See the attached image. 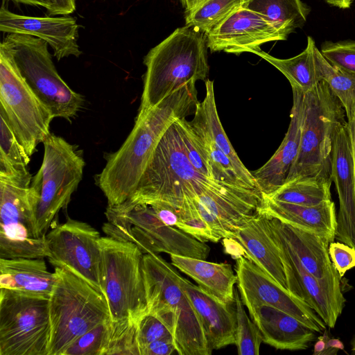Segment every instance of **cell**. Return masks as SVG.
Masks as SVG:
<instances>
[{"mask_svg":"<svg viewBox=\"0 0 355 355\" xmlns=\"http://www.w3.org/2000/svg\"><path fill=\"white\" fill-rule=\"evenodd\" d=\"M327 329L318 338L314 345V355H336L339 350L344 349L343 343L337 338H330Z\"/></svg>","mask_w":355,"mask_h":355,"instance_id":"cell-42","label":"cell"},{"mask_svg":"<svg viewBox=\"0 0 355 355\" xmlns=\"http://www.w3.org/2000/svg\"><path fill=\"white\" fill-rule=\"evenodd\" d=\"M202 34L178 28L144 58L146 67L138 112L150 109L184 85L207 80L209 67Z\"/></svg>","mask_w":355,"mask_h":355,"instance_id":"cell-3","label":"cell"},{"mask_svg":"<svg viewBox=\"0 0 355 355\" xmlns=\"http://www.w3.org/2000/svg\"><path fill=\"white\" fill-rule=\"evenodd\" d=\"M205 91L203 101L198 103L193 119L189 121L191 127L204 140L216 146L230 158L240 177L250 188L260 191L252 172L239 159L222 126L212 80H205Z\"/></svg>","mask_w":355,"mask_h":355,"instance_id":"cell-25","label":"cell"},{"mask_svg":"<svg viewBox=\"0 0 355 355\" xmlns=\"http://www.w3.org/2000/svg\"><path fill=\"white\" fill-rule=\"evenodd\" d=\"M332 180L322 177H306L285 182L270 196L285 202L315 206L331 200Z\"/></svg>","mask_w":355,"mask_h":355,"instance_id":"cell-30","label":"cell"},{"mask_svg":"<svg viewBox=\"0 0 355 355\" xmlns=\"http://www.w3.org/2000/svg\"><path fill=\"white\" fill-rule=\"evenodd\" d=\"M350 344H351V347H352V354H354L355 355V337H354L351 342H350Z\"/></svg>","mask_w":355,"mask_h":355,"instance_id":"cell-50","label":"cell"},{"mask_svg":"<svg viewBox=\"0 0 355 355\" xmlns=\"http://www.w3.org/2000/svg\"><path fill=\"white\" fill-rule=\"evenodd\" d=\"M227 239H232L239 244L242 256L252 261L280 286L304 300L301 289L288 272L266 214L259 211Z\"/></svg>","mask_w":355,"mask_h":355,"instance_id":"cell-17","label":"cell"},{"mask_svg":"<svg viewBox=\"0 0 355 355\" xmlns=\"http://www.w3.org/2000/svg\"><path fill=\"white\" fill-rule=\"evenodd\" d=\"M170 336L173 337V335L169 329L159 318L151 313H146L137 322L139 352L149 343Z\"/></svg>","mask_w":355,"mask_h":355,"instance_id":"cell-40","label":"cell"},{"mask_svg":"<svg viewBox=\"0 0 355 355\" xmlns=\"http://www.w3.org/2000/svg\"><path fill=\"white\" fill-rule=\"evenodd\" d=\"M271 219L305 270L320 281L341 289V277L329 254L330 241L276 218Z\"/></svg>","mask_w":355,"mask_h":355,"instance_id":"cell-24","label":"cell"},{"mask_svg":"<svg viewBox=\"0 0 355 355\" xmlns=\"http://www.w3.org/2000/svg\"><path fill=\"white\" fill-rule=\"evenodd\" d=\"M304 104L299 150L286 182L306 177L331 179L334 138L347 123L345 111L323 80L304 94Z\"/></svg>","mask_w":355,"mask_h":355,"instance_id":"cell-7","label":"cell"},{"mask_svg":"<svg viewBox=\"0 0 355 355\" xmlns=\"http://www.w3.org/2000/svg\"><path fill=\"white\" fill-rule=\"evenodd\" d=\"M260 211L283 223L316 234L334 242L337 216L331 200L315 206L295 205L263 196Z\"/></svg>","mask_w":355,"mask_h":355,"instance_id":"cell-23","label":"cell"},{"mask_svg":"<svg viewBox=\"0 0 355 355\" xmlns=\"http://www.w3.org/2000/svg\"><path fill=\"white\" fill-rule=\"evenodd\" d=\"M237 289L248 308L266 304L295 317L317 333L327 326L318 314L303 300L280 286L270 276L243 256L236 258Z\"/></svg>","mask_w":355,"mask_h":355,"instance_id":"cell-15","label":"cell"},{"mask_svg":"<svg viewBox=\"0 0 355 355\" xmlns=\"http://www.w3.org/2000/svg\"><path fill=\"white\" fill-rule=\"evenodd\" d=\"M18 3H23L32 6L42 7L46 9L49 14L51 10V5L49 0H8Z\"/></svg>","mask_w":355,"mask_h":355,"instance_id":"cell-46","label":"cell"},{"mask_svg":"<svg viewBox=\"0 0 355 355\" xmlns=\"http://www.w3.org/2000/svg\"><path fill=\"white\" fill-rule=\"evenodd\" d=\"M56 279L43 259L0 258V288L49 297Z\"/></svg>","mask_w":355,"mask_h":355,"instance_id":"cell-26","label":"cell"},{"mask_svg":"<svg viewBox=\"0 0 355 355\" xmlns=\"http://www.w3.org/2000/svg\"><path fill=\"white\" fill-rule=\"evenodd\" d=\"M234 306L236 321V343L239 355H258L262 341L260 331L250 318L242 302L239 291L234 289Z\"/></svg>","mask_w":355,"mask_h":355,"instance_id":"cell-34","label":"cell"},{"mask_svg":"<svg viewBox=\"0 0 355 355\" xmlns=\"http://www.w3.org/2000/svg\"><path fill=\"white\" fill-rule=\"evenodd\" d=\"M101 237L88 223L68 218L46 234V257L55 268L69 270L103 293Z\"/></svg>","mask_w":355,"mask_h":355,"instance_id":"cell-14","label":"cell"},{"mask_svg":"<svg viewBox=\"0 0 355 355\" xmlns=\"http://www.w3.org/2000/svg\"><path fill=\"white\" fill-rule=\"evenodd\" d=\"M248 310L262 341L277 349L304 350L316 340L317 332L281 309L261 304Z\"/></svg>","mask_w":355,"mask_h":355,"instance_id":"cell-22","label":"cell"},{"mask_svg":"<svg viewBox=\"0 0 355 355\" xmlns=\"http://www.w3.org/2000/svg\"><path fill=\"white\" fill-rule=\"evenodd\" d=\"M196 83H189L155 106L139 112L121 146L106 155V164L95 177L107 206L124 202L135 191L150 157L166 129L195 112L198 103Z\"/></svg>","mask_w":355,"mask_h":355,"instance_id":"cell-1","label":"cell"},{"mask_svg":"<svg viewBox=\"0 0 355 355\" xmlns=\"http://www.w3.org/2000/svg\"><path fill=\"white\" fill-rule=\"evenodd\" d=\"M177 209L180 220L176 227L203 243L220 241L201 217L191 198H184Z\"/></svg>","mask_w":355,"mask_h":355,"instance_id":"cell-37","label":"cell"},{"mask_svg":"<svg viewBox=\"0 0 355 355\" xmlns=\"http://www.w3.org/2000/svg\"><path fill=\"white\" fill-rule=\"evenodd\" d=\"M327 4L340 9H348L351 7L354 0H323Z\"/></svg>","mask_w":355,"mask_h":355,"instance_id":"cell-48","label":"cell"},{"mask_svg":"<svg viewBox=\"0 0 355 355\" xmlns=\"http://www.w3.org/2000/svg\"></svg>","mask_w":355,"mask_h":355,"instance_id":"cell-51","label":"cell"},{"mask_svg":"<svg viewBox=\"0 0 355 355\" xmlns=\"http://www.w3.org/2000/svg\"><path fill=\"white\" fill-rule=\"evenodd\" d=\"M181 119L174 121L162 135L134 193L122 204L111 207L125 210L137 205L163 201L178 209L184 198H194L210 189L227 187L200 173L190 163L183 142Z\"/></svg>","mask_w":355,"mask_h":355,"instance_id":"cell-2","label":"cell"},{"mask_svg":"<svg viewBox=\"0 0 355 355\" xmlns=\"http://www.w3.org/2000/svg\"><path fill=\"white\" fill-rule=\"evenodd\" d=\"M49 297V355H62L79 336L111 319L105 295L67 269L55 268Z\"/></svg>","mask_w":355,"mask_h":355,"instance_id":"cell-5","label":"cell"},{"mask_svg":"<svg viewBox=\"0 0 355 355\" xmlns=\"http://www.w3.org/2000/svg\"><path fill=\"white\" fill-rule=\"evenodd\" d=\"M247 0H196L185 10L186 26L204 34L242 7Z\"/></svg>","mask_w":355,"mask_h":355,"instance_id":"cell-31","label":"cell"},{"mask_svg":"<svg viewBox=\"0 0 355 355\" xmlns=\"http://www.w3.org/2000/svg\"><path fill=\"white\" fill-rule=\"evenodd\" d=\"M211 53L239 55L260 51L266 42L287 40L273 25L254 11L241 7L205 33Z\"/></svg>","mask_w":355,"mask_h":355,"instance_id":"cell-16","label":"cell"},{"mask_svg":"<svg viewBox=\"0 0 355 355\" xmlns=\"http://www.w3.org/2000/svg\"><path fill=\"white\" fill-rule=\"evenodd\" d=\"M185 10L191 8L195 3L196 0H180Z\"/></svg>","mask_w":355,"mask_h":355,"instance_id":"cell-49","label":"cell"},{"mask_svg":"<svg viewBox=\"0 0 355 355\" xmlns=\"http://www.w3.org/2000/svg\"><path fill=\"white\" fill-rule=\"evenodd\" d=\"M31 89L54 118L70 123L83 109V96L73 90L58 73L46 42L28 35L10 33L3 39Z\"/></svg>","mask_w":355,"mask_h":355,"instance_id":"cell-10","label":"cell"},{"mask_svg":"<svg viewBox=\"0 0 355 355\" xmlns=\"http://www.w3.org/2000/svg\"><path fill=\"white\" fill-rule=\"evenodd\" d=\"M331 180L339 200L336 239L352 248L355 241V173L347 123L336 132L331 155Z\"/></svg>","mask_w":355,"mask_h":355,"instance_id":"cell-19","label":"cell"},{"mask_svg":"<svg viewBox=\"0 0 355 355\" xmlns=\"http://www.w3.org/2000/svg\"><path fill=\"white\" fill-rule=\"evenodd\" d=\"M329 254L332 263L342 278L346 272L355 267V249L342 242H331Z\"/></svg>","mask_w":355,"mask_h":355,"instance_id":"cell-41","label":"cell"},{"mask_svg":"<svg viewBox=\"0 0 355 355\" xmlns=\"http://www.w3.org/2000/svg\"><path fill=\"white\" fill-rule=\"evenodd\" d=\"M316 49L314 40L311 36H308L304 50L290 58H277L261 49L253 53L278 69L288 79L292 89L305 94L322 80L316 60Z\"/></svg>","mask_w":355,"mask_h":355,"instance_id":"cell-28","label":"cell"},{"mask_svg":"<svg viewBox=\"0 0 355 355\" xmlns=\"http://www.w3.org/2000/svg\"><path fill=\"white\" fill-rule=\"evenodd\" d=\"M30 171L0 175V258L46 257L45 236L37 230L30 197Z\"/></svg>","mask_w":355,"mask_h":355,"instance_id":"cell-12","label":"cell"},{"mask_svg":"<svg viewBox=\"0 0 355 355\" xmlns=\"http://www.w3.org/2000/svg\"><path fill=\"white\" fill-rule=\"evenodd\" d=\"M51 5L50 15H67L76 10V0H49Z\"/></svg>","mask_w":355,"mask_h":355,"instance_id":"cell-45","label":"cell"},{"mask_svg":"<svg viewBox=\"0 0 355 355\" xmlns=\"http://www.w3.org/2000/svg\"><path fill=\"white\" fill-rule=\"evenodd\" d=\"M316 60L321 78L341 103L347 121L355 114V74L343 71L330 64L316 49Z\"/></svg>","mask_w":355,"mask_h":355,"instance_id":"cell-32","label":"cell"},{"mask_svg":"<svg viewBox=\"0 0 355 355\" xmlns=\"http://www.w3.org/2000/svg\"><path fill=\"white\" fill-rule=\"evenodd\" d=\"M171 263L193 279L202 289L227 304L234 302L237 276L232 266L194 257L170 254Z\"/></svg>","mask_w":355,"mask_h":355,"instance_id":"cell-27","label":"cell"},{"mask_svg":"<svg viewBox=\"0 0 355 355\" xmlns=\"http://www.w3.org/2000/svg\"><path fill=\"white\" fill-rule=\"evenodd\" d=\"M140 355L137 322L132 320L112 321L105 355Z\"/></svg>","mask_w":355,"mask_h":355,"instance_id":"cell-35","label":"cell"},{"mask_svg":"<svg viewBox=\"0 0 355 355\" xmlns=\"http://www.w3.org/2000/svg\"><path fill=\"white\" fill-rule=\"evenodd\" d=\"M320 51L330 64L355 74V40L325 41Z\"/></svg>","mask_w":355,"mask_h":355,"instance_id":"cell-39","label":"cell"},{"mask_svg":"<svg viewBox=\"0 0 355 355\" xmlns=\"http://www.w3.org/2000/svg\"><path fill=\"white\" fill-rule=\"evenodd\" d=\"M102 286L112 321L138 322L148 313L144 274V254L134 243L110 236L99 239Z\"/></svg>","mask_w":355,"mask_h":355,"instance_id":"cell-8","label":"cell"},{"mask_svg":"<svg viewBox=\"0 0 355 355\" xmlns=\"http://www.w3.org/2000/svg\"><path fill=\"white\" fill-rule=\"evenodd\" d=\"M348 129L351 137L353 155H354V173H355V114L352 120L347 121ZM354 248L355 249V241Z\"/></svg>","mask_w":355,"mask_h":355,"instance_id":"cell-47","label":"cell"},{"mask_svg":"<svg viewBox=\"0 0 355 355\" xmlns=\"http://www.w3.org/2000/svg\"><path fill=\"white\" fill-rule=\"evenodd\" d=\"M178 282L198 315L211 349H219L236 343L235 311L178 272Z\"/></svg>","mask_w":355,"mask_h":355,"instance_id":"cell-21","label":"cell"},{"mask_svg":"<svg viewBox=\"0 0 355 355\" xmlns=\"http://www.w3.org/2000/svg\"><path fill=\"white\" fill-rule=\"evenodd\" d=\"M292 90L293 106L287 132L269 160L252 172L263 196H271L284 184L298 153L304 115V94Z\"/></svg>","mask_w":355,"mask_h":355,"instance_id":"cell-20","label":"cell"},{"mask_svg":"<svg viewBox=\"0 0 355 355\" xmlns=\"http://www.w3.org/2000/svg\"><path fill=\"white\" fill-rule=\"evenodd\" d=\"M79 26L73 17H33L12 12L3 3L0 8V31L40 38L48 44L58 60L82 54L78 40Z\"/></svg>","mask_w":355,"mask_h":355,"instance_id":"cell-18","label":"cell"},{"mask_svg":"<svg viewBox=\"0 0 355 355\" xmlns=\"http://www.w3.org/2000/svg\"><path fill=\"white\" fill-rule=\"evenodd\" d=\"M176 352V346L172 336L153 341L145 346L140 355H170Z\"/></svg>","mask_w":355,"mask_h":355,"instance_id":"cell-44","label":"cell"},{"mask_svg":"<svg viewBox=\"0 0 355 355\" xmlns=\"http://www.w3.org/2000/svg\"><path fill=\"white\" fill-rule=\"evenodd\" d=\"M107 222L103 226L107 236L131 242L145 254H169L206 259L210 248L178 227L167 225L148 205H137L120 210L107 206Z\"/></svg>","mask_w":355,"mask_h":355,"instance_id":"cell-9","label":"cell"},{"mask_svg":"<svg viewBox=\"0 0 355 355\" xmlns=\"http://www.w3.org/2000/svg\"><path fill=\"white\" fill-rule=\"evenodd\" d=\"M181 124L182 139L188 159L198 172L214 180L208 156L200 137L186 118L181 119Z\"/></svg>","mask_w":355,"mask_h":355,"instance_id":"cell-38","label":"cell"},{"mask_svg":"<svg viewBox=\"0 0 355 355\" xmlns=\"http://www.w3.org/2000/svg\"><path fill=\"white\" fill-rule=\"evenodd\" d=\"M49 297L0 288V355H49Z\"/></svg>","mask_w":355,"mask_h":355,"instance_id":"cell-13","label":"cell"},{"mask_svg":"<svg viewBox=\"0 0 355 355\" xmlns=\"http://www.w3.org/2000/svg\"><path fill=\"white\" fill-rule=\"evenodd\" d=\"M178 271L155 253L144 255L148 312L171 331L180 355H210L212 349L200 319L178 279Z\"/></svg>","mask_w":355,"mask_h":355,"instance_id":"cell-4","label":"cell"},{"mask_svg":"<svg viewBox=\"0 0 355 355\" xmlns=\"http://www.w3.org/2000/svg\"><path fill=\"white\" fill-rule=\"evenodd\" d=\"M30 160L31 156L0 116V175L10 176L29 171Z\"/></svg>","mask_w":355,"mask_h":355,"instance_id":"cell-33","label":"cell"},{"mask_svg":"<svg viewBox=\"0 0 355 355\" xmlns=\"http://www.w3.org/2000/svg\"><path fill=\"white\" fill-rule=\"evenodd\" d=\"M0 116L29 156L51 134L54 119L21 74L8 44H0Z\"/></svg>","mask_w":355,"mask_h":355,"instance_id":"cell-11","label":"cell"},{"mask_svg":"<svg viewBox=\"0 0 355 355\" xmlns=\"http://www.w3.org/2000/svg\"><path fill=\"white\" fill-rule=\"evenodd\" d=\"M44 156L33 177L30 197L39 234L45 236L58 212L65 208L81 182L85 162L78 146L51 134L42 143Z\"/></svg>","mask_w":355,"mask_h":355,"instance_id":"cell-6","label":"cell"},{"mask_svg":"<svg viewBox=\"0 0 355 355\" xmlns=\"http://www.w3.org/2000/svg\"><path fill=\"white\" fill-rule=\"evenodd\" d=\"M150 205L157 216L166 225L177 227L180 216L178 209L170 204L163 201H155Z\"/></svg>","mask_w":355,"mask_h":355,"instance_id":"cell-43","label":"cell"},{"mask_svg":"<svg viewBox=\"0 0 355 355\" xmlns=\"http://www.w3.org/2000/svg\"><path fill=\"white\" fill-rule=\"evenodd\" d=\"M254 11L288 37L306 22L311 8L302 0H247L243 6Z\"/></svg>","mask_w":355,"mask_h":355,"instance_id":"cell-29","label":"cell"},{"mask_svg":"<svg viewBox=\"0 0 355 355\" xmlns=\"http://www.w3.org/2000/svg\"><path fill=\"white\" fill-rule=\"evenodd\" d=\"M112 319L103 322L76 339L62 355H105Z\"/></svg>","mask_w":355,"mask_h":355,"instance_id":"cell-36","label":"cell"}]
</instances>
